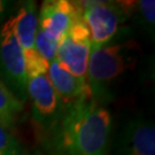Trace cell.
Instances as JSON below:
<instances>
[{"label":"cell","instance_id":"cell-1","mask_svg":"<svg viewBox=\"0 0 155 155\" xmlns=\"http://www.w3.org/2000/svg\"><path fill=\"white\" fill-rule=\"evenodd\" d=\"M109 110L89 95L64 108L59 139L66 155H107L111 133Z\"/></svg>","mask_w":155,"mask_h":155},{"label":"cell","instance_id":"cell-2","mask_svg":"<svg viewBox=\"0 0 155 155\" xmlns=\"http://www.w3.org/2000/svg\"><path fill=\"white\" fill-rule=\"evenodd\" d=\"M138 53V45L133 40L117 44L109 43L91 50L86 82L92 98L98 104L102 105L111 99L110 87L134 67Z\"/></svg>","mask_w":155,"mask_h":155},{"label":"cell","instance_id":"cell-3","mask_svg":"<svg viewBox=\"0 0 155 155\" xmlns=\"http://www.w3.org/2000/svg\"><path fill=\"white\" fill-rule=\"evenodd\" d=\"M77 4L89 28L92 48L109 44L132 9V2L125 1H81Z\"/></svg>","mask_w":155,"mask_h":155},{"label":"cell","instance_id":"cell-4","mask_svg":"<svg viewBox=\"0 0 155 155\" xmlns=\"http://www.w3.org/2000/svg\"><path fill=\"white\" fill-rule=\"evenodd\" d=\"M0 68L8 89L21 102L28 97V76L24 54L13 33L11 18L0 30Z\"/></svg>","mask_w":155,"mask_h":155},{"label":"cell","instance_id":"cell-5","mask_svg":"<svg viewBox=\"0 0 155 155\" xmlns=\"http://www.w3.org/2000/svg\"><path fill=\"white\" fill-rule=\"evenodd\" d=\"M91 50V35L79 13L59 44L56 60L74 76L86 81Z\"/></svg>","mask_w":155,"mask_h":155},{"label":"cell","instance_id":"cell-6","mask_svg":"<svg viewBox=\"0 0 155 155\" xmlns=\"http://www.w3.org/2000/svg\"><path fill=\"white\" fill-rule=\"evenodd\" d=\"M28 97L32 106V118L41 130L50 131L61 122L64 107L47 75L28 79Z\"/></svg>","mask_w":155,"mask_h":155},{"label":"cell","instance_id":"cell-7","mask_svg":"<svg viewBox=\"0 0 155 155\" xmlns=\"http://www.w3.org/2000/svg\"><path fill=\"white\" fill-rule=\"evenodd\" d=\"M79 13V7L76 1H44L39 12L38 29L51 40L60 44Z\"/></svg>","mask_w":155,"mask_h":155},{"label":"cell","instance_id":"cell-8","mask_svg":"<svg viewBox=\"0 0 155 155\" xmlns=\"http://www.w3.org/2000/svg\"><path fill=\"white\" fill-rule=\"evenodd\" d=\"M117 155H155L153 122L134 118L127 123L117 141Z\"/></svg>","mask_w":155,"mask_h":155},{"label":"cell","instance_id":"cell-9","mask_svg":"<svg viewBox=\"0 0 155 155\" xmlns=\"http://www.w3.org/2000/svg\"><path fill=\"white\" fill-rule=\"evenodd\" d=\"M47 76L64 108L91 95L87 82L70 74L56 59L50 63Z\"/></svg>","mask_w":155,"mask_h":155},{"label":"cell","instance_id":"cell-10","mask_svg":"<svg viewBox=\"0 0 155 155\" xmlns=\"http://www.w3.org/2000/svg\"><path fill=\"white\" fill-rule=\"evenodd\" d=\"M13 33L23 53L35 50V38L38 30V15L33 1H28L11 17Z\"/></svg>","mask_w":155,"mask_h":155},{"label":"cell","instance_id":"cell-11","mask_svg":"<svg viewBox=\"0 0 155 155\" xmlns=\"http://www.w3.org/2000/svg\"><path fill=\"white\" fill-rule=\"evenodd\" d=\"M22 109L23 102L17 99L0 79V124L12 129Z\"/></svg>","mask_w":155,"mask_h":155},{"label":"cell","instance_id":"cell-12","mask_svg":"<svg viewBox=\"0 0 155 155\" xmlns=\"http://www.w3.org/2000/svg\"><path fill=\"white\" fill-rule=\"evenodd\" d=\"M24 61H25V70L28 79L31 77H36L38 75H47L50 63L45 60L36 50L31 52L23 53Z\"/></svg>","mask_w":155,"mask_h":155},{"label":"cell","instance_id":"cell-13","mask_svg":"<svg viewBox=\"0 0 155 155\" xmlns=\"http://www.w3.org/2000/svg\"><path fill=\"white\" fill-rule=\"evenodd\" d=\"M59 44L51 40L40 29L37 30L36 38H35V50L44 58L46 61L51 63L56 59Z\"/></svg>","mask_w":155,"mask_h":155},{"label":"cell","instance_id":"cell-14","mask_svg":"<svg viewBox=\"0 0 155 155\" xmlns=\"http://www.w3.org/2000/svg\"><path fill=\"white\" fill-rule=\"evenodd\" d=\"M137 15L141 20V23L147 28L148 31L153 32L155 18V1L154 0H141L137 1Z\"/></svg>","mask_w":155,"mask_h":155},{"label":"cell","instance_id":"cell-15","mask_svg":"<svg viewBox=\"0 0 155 155\" xmlns=\"http://www.w3.org/2000/svg\"><path fill=\"white\" fill-rule=\"evenodd\" d=\"M20 150L22 148L15 137L7 127L0 124V155H13Z\"/></svg>","mask_w":155,"mask_h":155},{"label":"cell","instance_id":"cell-16","mask_svg":"<svg viewBox=\"0 0 155 155\" xmlns=\"http://www.w3.org/2000/svg\"><path fill=\"white\" fill-rule=\"evenodd\" d=\"M13 155H32V154H30V153H27V152H24V150H20L17 153H15V154H13Z\"/></svg>","mask_w":155,"mask_h":155},{"label":"cell","instance_id":"cell-17","mask_svg":"<svg viewBox=\"0 0 155 155\" xmlns=\"http://www.w3.org/2000/svg\"><path fill=\"white\" fill-rule=\"evenodd\" d=\"M4 9H5V4H4L2 1H0V16H1V14H2Z\"/></svg>","mask_w":155,"mask_h":155}]
</instances>
